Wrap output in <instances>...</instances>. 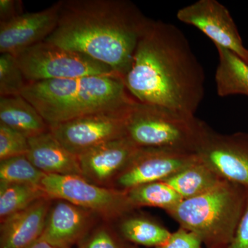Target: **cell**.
I'll return each mask as SVG.
<instances>
[{"instance_id":"cell-4","label":"cell","mask_w":248,"mask_h":248,"mask_svg":"<svg viewBox=\"0 0 248 248\" xmlns=\"http://www.w3.org/2000/svg\"><path fill=\"white\" fill-rule=\"evenodd\" d=\"M248 188L223 180L197 197L166 210L182 228L197 234L210 247L229 246L244 213Z\"/></svg>"},{"instance_id":"cell-8","label":"cell","mask_w":248,"mask_h":248,"mask_svg":"<svg viewBox=\"0 0 248 248\" xmlns=\"http://www.w3.org/2000/svg\"><path fill=\"white\" fill-rule=\"evenodd\" d=\"M128 112L94 114L49 127L54 137L78 156L106 142L126 136Z\"/></svg>"},{"instance_id":"cell-24","label":"cell","mask_w":248,"mask_h":248,"mask_svg":"<svg viewBox=\"0 0 248 248\" xmlns=\"http://www.w3.org/2000/svg\"><path fill=\"white\" fill-rule=\"evenodd\" d=\"M27 79L15 55H0V97L19 95L27 84Z\"/></svg>"},{"instance_id":"cell-21","label":"cell","mask_w":248,"mask_h":248,"mask_svg":"<svg viewBox=\"0 0 248 248\" xmlns=\"http://www.w3.org/2000/svg\"><path fill=\"white\" fill-rule=\"evenodd\" d=\"M121 234L133 244L159 247L167 242L172 233L157 223L141 217H129L122 221Z\"/></svg>"},{"instance_id":"cell-15","label":"cell","mask_w":248,"mask_h":248,"mask_svg":"<svg viewBox=\"0 0 248 248\" xmlns=\"http://www.w3.org/2000/svg\"><path fill=\"white\" fill-rule=\"evenodd\" d=\"M53 200L44 197L1 221L0 248H26L40 239Z\"/></svg>"},{"instance_id":"cell-30","label":"cell","mask_w":248,"mask_h":248,"mask_svg":"<svg viewBox=\"0 0 248 248\" xmlns=\"http://www.w3.org/2000/svg\"><path fill=\"white\" fill-rule=\"evenodd\" d=\"M26 248H58L55 247V246H52L48 243L46 242L42 239H39L38 241H36L29 247Z\"/></svg>"},{"instance_id":"cell-17","label":"cell","mask_w":248,"mask_h":248,"mask_svg":"<svg viewBox=\"0 0 248 248\" xmlns=\"http://www.w3.org/2000/svg\"><path fill=\"white\" fill-rule=\"evenodd\" d=\"M0 122L28 139L50 130L44 117L22 94L0 97Z\"/></svg>"},{"instance_id":"cell-31","label":"cell","mask_w":248,"mask_h":248,"mask_svg":"<svg viewBox=\"0 0 248 248\" xmlns=\"http://www.w3.org/2000/svg\"><path fill=\"white\" fill-rule=\"evenodd\" d=\"M124 248H132L124 247Z\"/></svg>"},{"instance_id":"cell-28","label":"cell","mask_w":248,"mask_h":248,"mask_svg":"<svg viewBox=\"0 0 248 248\" xmlns=\"http://www.w3.org/2000/svg\"><path fill=\"white\" fill-rule=\"evenodd\" d=\"M229 248H248V197L244 213Z\"/></svg>"},{"instance_id":"cell-11","label":"cell","mask_w":248,"mask_h":248,"mask_svg":"<svg viewBox=\"0 0 248 248\" xmlns=\"http://www.w3.org/2000/svg\"><path fill=\"white\" fill-rule=\"evenodd\" d=\"M177 17L181 22L202 31L215 46L231 50L248 63V50L224 5L216 0H199L179 9Z\"/></svg>"},{"instance_id":"cell-1","label":"cell","mask_w":248,"mask_h":248,"mask_svg":"<svg viewBox=\"0 0 248 248\" xmlns=\"http://www.w3.org/2000/svg\"><path fill=\"white\" fill-rule=\"evenodd\" d=\"M138 103L195 116L205 94V73L176 26L152 19L124 78Z\"/></svg>"},{"instance_id":"cell-29","label":"cell","mask_w":248,"mask_h":248,"mask_svg":"<svg viewBox=\"0 0 248 248\" xmlns=\"http://www.w3.org/2000/svg\"><path fill=\"white\" fill-rule=\"evenodd\" d=\"M24 14V3L21 0L0 1V23L9 22Z\"/></svg>"},{"instance_id":"cell-3","label":"cell","mask_w":248,"mask_h":248,"mask_svg":"<svg viewBox=\"0 0 248 248\" xmlns=\"http://www.w3.org/2000/svg\"><path fill=\"white\" fill-rule=\"evenodd\" d=\"M22 95L49 125L94 114L128 112L138 103L117 76L28 82Z\"/></svg>"},{"instance_id":"cell-14","label":"cell","mask_w":248,"mask_h":248,"mask_svg":"<svg viewBox=\"0 0 248 248\" xmlns=\"http://www.w3.org/2000/svg\"><path fill=\"white\" fill-rule=\"evenodd\" d=\"M98 217L66 201L53 199L40 239L58 248H72L92 231Z\"/></svg>"},{"instance_id":"cell-18","label":"cell","mask_w":248,"mask_h":248,"mask_svg":"<svg viewBox=\"0 0 248 248\" xmlns=\"http://www.w3.org/2000/svg\"><path fill=\"white\" fill-rule=\"evenodd\" d=\"M218 55L215 81L220 97L243 94L248 97V63L231 50L216 46Z\"/></svg>"},{"instance_id":"cell-6","label":"cell","mask_w":248,"mask_h":248,"mask_svg":"<svg viewBox=\"0 0 248 248\" xmlns=\"http://www.w3.org/2000/svg\"><path fill=\"white\" fill-rule=\"evenodd\" d=\"M15 56L27 82L117 76L102 62L46 41L24 49Z\"/></svg>"},{"instance_id":"cell-16","label":"cell","mask_w":248,"mask_h":248,"mask_svg":"<svg viewBox=\"0 0 248 248\" xmlns=\"http://www.w3.org/2000/svg\"><path fill=\"white\" fill-rule=\"evenodd\" d=\"M29 143L28 159L45 174L82 177L78 156L68 151L50 130L29 138Z\"/></svg>"},{"instance_id":"cell-7","label":"cell","mask_w":248,"mask_h":248,"mask_svg":"<svg viewBox=\"0 0 248 248\" xmlns=\"http://www.w3.org/2000/svg\"><path fill=\"white\" fill-rule=\"evenodd\" d=\"M41 187L50 198L66 201L107 221L135 208L126 192L96 185L81 176L46 174Z\"/></svg>"},{"instance_id":"cell-27","label":"cell","mask_w":248,"mask_h":248,"mask_svg":"<svg viewBox=\"0 0 248 248\" xmlns=\"http://www.w3.org/2000/svg\"><path fill=\"white\" fill-rule=\"evenodd\" d=\"M202 244L197 234L182 228L171 234L166 244L155 248H202Z\"/></svg>"},{"instance_id":"cell-23","label":"cell","mask_w":248,"mask_h":248,"mask_svg":"<svg viewBox=\"0 0 248 248\" xmlns=\"http://www.w3.org/2000/svg\"><path fill=\"white\" fill-rule=\"evenodd\" d=\"M45 173L37 169L27 155L0 161V183L40 186Z\"/></svg>"},{"instance_id":"cell-26","label":"cell","mask_w":248,"mask_h":248,"mask_svg":"<svg viewBox=\"0 0 248 248\" xmlns=\"http://www.w3.org/2000/svg\"><path fill=\"white\" fill-rule=\"evenodd\" d=\"M80 248H124L116 239L108 227L100 226L93 228L79 245Z\"/></svg>"},{"instance_id":"cell-22","label":"cell","mask_w":248,"mask_h":248,"mask_svg":"<svg viewBox=\"0 0 248 248\" xmlns=\"http://www.w3.org/2000/svg\"><path fill=\"white\" fill-rule=\"evenodd\" d=\"M130 203L135 208L156 207L166 210L175 206L184 199L172 187L164 182L143 184L126 191Z\"/></svg>"},{"instance_id":"cell-20","label":"cell","mask_w":248,"mask_h":248,"mask_svg":"<svg viewBox=\"0 0 248 248\" xmlns=\"http://www.w3.org/2000/svg\"><path fill=\"white\" fill-rule=\"evenodd\" d=\"M48 196L40 186L0 183L1 221Z\"/></svg>"},{"instance_id":"cell-13","label":"cell","mask_w":248,"mask_h":248,"mask_svg":"<svg viewBox=\"0 0 248 248\" xmlns=\"http://www.w3.org/2000/svg\"><path fill=\"white\" fill-rule=\"evenodd\" d=\"M139 148L125 136L83 153L78 156L82 177L96 185L112 188Z\"/></svg>"},{"instance_id":"cell-5","label":"cell","mask_w":248,"mask_h":248,"mask_svg":"<svg viewBox=\"0 0 248 248\" xmlns=\"http://www.w3.org/2000/svg\"><path fill=\"white\" fill-rule=\"evenodd\" d=\"M207 128L195 116L140 103L129 111L125 124L127 138L138 148L194 153Z\"/></svg>"},{"instance_id":"cell-10","label":"cell","mask_w":248,"mask_h":248,"mask_svg":"<svg viewBox=\"0 0 248 248\" xmlns=\"http://www.w3.org/2000/svg\"><path fill=\"white\" fill-rule=\"evenodd\" d=\"M195 153L222 179L248 188V133L222 135L208 127Z\"/></svg>"},{"instance_id":"cell-12","label":"cell","mask_w":248,"mask_h":248,"mask_svg":"<svg viewBox=\"0 0 248 248\" xmlns=\"http://www.w3.org/2000/svg\"><path fill=\"white\" fill-rule=\"evenodd\" d=\"M62 0L38 12L24 13L0 23V53L17 55L44 42L56 29Z\"/></svg>"},{"instance_id":"cell-2","label":"cell","mask_w":248,"mask_h":248,"mask_svg":"<svg viewBox=\"0 0 248 248\" xmlns=\"http://www.w3.org/2000/svg\"><path fill=\"white\" fill-rule=\"evenodd\" d=\"M151 20L129 0H62L45 41L102 62L124 79Z\"/></svg>"},{"instance_id":"cell-9","label":"cell","mask_w":248,"mask_h":248,"mask_svg":"<svg viewBox=\"0 0 248 248\" xmlns=\"http://www.w3.org/2000/svg\"><path fill=\"white\" fill-rule=\"evenodd\" d=\"M198 159L194 152L140 148L115 179L112 188L126 192L143 184L163 182Z\"/></svg>"},{"instance_id":"cell-32","label":"cell","mask_w":248,"mask_h":248,"mask_svg":"<svg viewBox=\"0 0 248 248\" xmlns=\"http://www.w3.org/2000/svg\"><path fill=\"white\" fill-rule=\"evenodd\" d=\"M78 248H79V247H78Z\"/></svg>"},{"instance_id":"cell-19","label":"cell","mask_w":248,"mask_h":248,"mask_svg":"<svg viewBox=\"0 0 248 248\" xmlns=\"http://www.w3.org/2000/svg\"><path fill=\"white\" fill-rule=\"evenodd\" d=\"M223 180L199 157L195 163L163 182L172 187L184 200H187L212 190Z\"/></svg>"},{"instance_id":"cell-25","label":"cell","mask_w":248,"mask_h":248,"mask_svg":"<svg viewBox=\"0 0 248 248\" xmlns=\"http://www.w3.org/2000/svg\"><path fill=\"white\" fill-rule=\"evenodd\" d=\"M29 139L0 122V161L27 155Z\"/></svg>"}]
</instances>
